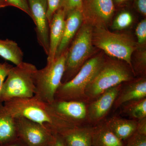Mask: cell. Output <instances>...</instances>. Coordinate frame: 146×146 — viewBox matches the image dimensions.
Listing matches in <instances>:
<instances>
[{"label":"cell","instance_id":"obj_35","mask_svg":"<svg viewBox=\"0 0 146 146\" xmlns=\"http://www.w3.org/2000/svg\"><path fill=\"white\" fill-rule=\"evenodd\" d=\"M47 146H50V145H49Z\"/></svg>","mask_w":146,"mask_h":146},{"label":"cell","instance_id":"obj_20","mask_svg":"<svg viewBox=\"0 0 146 146\" xmlns=\"http://www.w3.org/2000/svg\"><path fill=\"white\" fill-rule=\"evenodd\" d=\"M0 56L18 65L23 62L24 53L16 42L9 39H0Z\"/></svg>","mask_w":146,"mask_h":146},{"label":"cell","instance_id":"obj_24","mask_svg":"<svg viewBox=\"0 0 146 146\" xmlns=\"http://www.w3.org/2000/svg\"><path fill=\"white\" fill-rule=\"evenodd\" d=\"M5 7L13 6L19 9L32 18V15L27 0H1Z\"/></svg>","mask_w":146,"mask_h":146},{"label":"cell","instance_id":"obj_19","mask_svg":"<svg viewBox=\"0 0 146 146\" xmlns=\"http://www.w3.org/2000/svg\"><path fill=\"white\" fill-rule=\"evenodd\" d=\"M106 123L114 134L124 142L136 132V120L115 117L110 118Z\"/></svg>","mask_w":146,"mask_h":146},{"label":"cell","instance_id":"obj_12","mask_svg":"<svg viewBox=\"0 0 146 146\" xmlns=\"http://www.w3.org/2000/svg\"><path fill=\"white\" fill-rule=\"evenodd\" d=\"M51 106L58 114L67 121L78 126L87 120V104L79 101L54 100Z\"/></svg>","mask_w":146,"mask_h":146},{"label":"cell","instance_id":"obj_30","mask_svg":"<svg viewBox=\"0 0 146 146\" xmlns=\"http://www.w3.org/2000/svg\"><path fill=\"white\" fill-rule=\"evenodd\" d=\"M135 5L139 13L146 16V0H135Z\"/></svg>","mask_w":146,"mask_h":146},{"label":"cell","instance_id":"obj_7","mask_svg":"<svg viewBox=\"0 0 146 146\" xmlns=\"http://www.w3.org/2000/svg\"><path fill=\"white\" fill-rule=\"evenodd\" d=\"M132 78L131 72L123 64L115 61H104L86 88V102L95 99L108 89L131 81Z\"/></svg>","mask_w":146,"mask_h":146},{"label":"cell","instance_id":"obj_34","mask_svg":"<svg viewBox=\"0 0 146 146\" xmlns=\"http://www.w3.org/2000/svg\"><path fill=\"white\" fill-rule=\"evenodd\" d=\"M3 7H5L3 3L0 0V8H3Z\"/></svg>","mask_w":146,"mask_h":146},{"label":"cell","instance_id":"obj_28","mask_svg":"<svg viewBox=\"0 0 146 146\" xmlns=\"http://www.w3.org/2000/svg\"><path fill=\"white\" fill-rule=\"evenodd\" d=\"M12 65L5 62L3 63H0V98L2 90L3 85L5 81V79L8 75L11 69L13 68ZM2 105L0 102V106Z\"/></svg>","mask_w":146,"mask_h":146},{"label":"cell","instance_id":"obj_25","mask_svg":"<svg viewBox=\"0 0 146 146\" xmlns=\"http://www.w3.org/2000/svg\"><path fill=\"white\" fill-rule=\"evenodd\" d=\"M125 142L124 146H146V136L136 132Z\"/></svg>","mask_w":146,"mask_h":146},{"label":"cell","instance_id":"obj_3","mask_svg":"<svg viewBox=\"0 0 146 146\" xmlns=\"http://www.w3.org/2000/svg\"><path fill=\"white\" fill-rule=\"evenodd\" d=\"M104 62L103 58L99 56L86 61L71 80L60 84L55 95L54 100L86 102L85 95L86 88Z\"/></svg>","mask_w":146,"mask_h":146},{"label":"cell","instance_id":"obj_1","mask_svg":"<svg viewBox=\"0 0 146 146\" xmlns=\"http://www.w3.org/2000/svg\"><path fill=\"white\" fill-rule=\"evenodd\" d=\"M3 109L14 117H23L35 122L54 133L60 134L78 126L58 115L50 104L35 96L15 98L4 103Z\"/></svg>","mask_w":146,"mask_h":146},{"label":"cell","instance_id":"obj_6","mask_svg":"<svg viewBox=\"0 0 146 146\" xmlns=\"http://www.w3.org/2000/svg\"><path fill=\"white\" fill-rule=\"evenodd\" d=\"M66 52L44 68L37 69L34 75V96L42 101L51 104L54 101L55 95L62 83L65 72Z\"/></svg>","mask_w":146,"mask_h":146},{"label":"cell","instance_id":"obj_9","mask_svg":"<svg viewBox=\"0 0 146 146\" xmlns=\"http://www.w3.org/2000/svg\"><path fill=\"white\" fill-rule=\"evenodd\" d=\"M115 11L113 0H82L83 19L93 27H106L111 21Z\"/></svg>","mask_w":146,"mask_h":146},{"label":"cell","instance_id":"obj_18","mask_svg":"<svg viewBox=\"0 0 146 146\" xmlns=\"http://www.w3.org/2000/svg\"><path fill=\"white\" fill-rule=\"evenodd\" d=\"M121 141L108 126L106 123L93 127L92 146H124Z\"/></svg>","mask_w":146,"mask_h":146},{"label":"cell","instance_id":"obj_23","mask_svg":"<svg viewBox=\"0 0 146 146\" xmlns=\"http://www.w3.org/2000/svg\"><path fill=\"white\" fill-rule=\"evenodd\" d=\"M82 0H61L59 9L65 13V18L70 12L76 9H81Z\"/></svg>","mask_w":146,"mask_h":146},{"label":"cell","instance_id":"obj_4","mask_svg":"<svg viewBox=\"0 0 146 146\" xmlns=\"http://www.w3.org/2000/svg\"><path fill=\"white\" fill-rule=\"evenodd\" d=\"M93 45L101 49L109 56L124 60L132 68L131 56L137 48L133 39L127 35L114 33L98 26L93 28Z\"/></svg>","mask_w":146,"mask_h":146},{"label":"cell","instance_id":"obj_16","mask_svg":"<svg viewBox=\"0 0 146 146\" xmlns=\"http://www.w3.org/2000/svg\"><path fill=\"white\" fill-rule=\"evenodd\" d=\"M93 127L81 126L59 134L65 146H92Z\"/></svg>","mask_w":146,"mask_h":146},{"label":"cell","instance_id":"obj_27","mask_svg":"<svg viewBox=\"0 0 146 146\" xmlns=\"http://www.w3.org/2000/svg\"><path fill=\"white\" fill-rule=\"evenodd\" d=\"M47 3V17L49 25L53 16L59 8L61 0H46Z\"/></svg>","mask_w":146,"mask_h":146},{"label":"cell","instance_id":"obj_33","mask_svg":"<svg viewBox=\"0 0 146 146\" xmlns=\"http://www.w3.org/2000/svg\"><path fill=\"white\" fill-rule=\"evenodd\" d=\"M117 4H121L123 3L126 2L130 0H113Z\"/></svg>","mask_w":146,"mask_h":146},{"label":"cell","instance_id":"obj_2","mask_svg":"<svg viewBox=\"0 0 146 146\" xmlns=\"http://www.w3.org/2000/svg\"><path fill=\"white\" fill-rule=\"evenodd\" d=\"M37 70L33 64L23 61L11 68L3 85L1 103L13 99L34 96V75Z\"/></svg>","mask_w":146,"mask_h":146},{"label":"cell","instance_id":"obj_11","mask_svg":"<svg viewBox=\"0 0 146 146\" xmlns=\"http://www.w3.org/2000/svg\"><path fill=\"white\" fill-rule=\"evenodd\" d=\"M121 84L108 89L87 104V121L99 122L109 112L121 89Z\"/></svg>","mask_w":146,"mask_h":146},{"label":"cell","instance_id":"obj_32","mask_svg":"<svg viewBox=\"0 0 146 146\" xmlns=\"http://www.w3.org/2000/svg\"><path fill=\"white\" fill-rule=\"evenodd\" d=\"M3 146H27L23 140L19 138L16 141Z\"/></svg>","mask_w":146,"mask_h":146},{"label":"cell","instance_id":"obj_15","mask_svg":"<svg viewBox=\"0 0 146 146\" xmlns=\"http://www.w3.org/2000/svg\"><path fill=\"white\" fill-rule=\"evenodd\" d=\"M146 98V78L131 82L123 89L121 88L115 100L114 107L118 108L128 102Z\"/></svg>","mask_w":146,"mask_h":146},{"label":"cell","instance_id":"obj_10","mask_svg":"<svg viewBox=\"0 0 146 146\" xmlns=\"http://www.w3.org/2000/svg\"><path fill=\"white\" fill-rule=\"evenodd\" d=\"M32 19L36 26L37 41L48 56L49 50L50 25L47 17L46 0H27Z\"/></svg>","mask_w":146,"mask_h":146},{"label":"cell","instance_id":"obj_22","mask_svg":"<svg viewBox=\"0 0 146 146\" xmlns=\"http://www.w3.org/2000/svg\"><path fill=\"white\" fill-rule=\"evenodd\" d=\"M133 21V16L130 12L126 11H121L113 21L112 29L115 30H123L130 26Z\"/></svg>","mask_w":146,"mask_h":146},{"label":"cell","instance_id":"obj_14","mask_svg":"<svg viewBox=\"0 0 146 146\" xmlns=\"http://www.w3.org/2000/svg\"><path fill=\"white\" fill-rule=\"evenodd\" d=\"M65 21L64 11L58 9L53 16L50 24L49 50L47 63L52 62L55 58L56 51L63 36Z\"/></svg>","mask_w":146,"mask_h":146},{"label":"cell","instance_id":"obj_17","mask_svg":"<svg viewBox=\"0 0 146 146\" xmlns=\"http://www.w3.org/2000/svg\"><path fill=\"white\" fill-rule=\"evenodd\" d=\"M0 106V146L10 144L19 138L16 118Z\"/></svg>","mask_w":146,"mask_h":146},{"label":"cell","instance_id":"obj_26","mask_svg":"<svg viewBox=\"0 0 146 146\" xmlns=\"http://www.w3.org/2000/svg\"><path fill=\"white\" fill-rule=\"evenodd\" d=\"M136 35L139 45H144L146 42V20L144 19L138 24L136 29Z\"/></svg>","mask_w":146,"mask_h":146},{"label":"cell","instance_id":"obj_31","mask_svg":"<svg viewBox=\"0 0 146 146\" xmlns=\"http://www.w3.org/2000/svg\"><path fill=\"white\" fill-rule=\"evenodd\" d=\"M50 146H65L62 138L58 133L54 134V138Z\"/></svg>","mask_w":146,"mask_h":146},{"label":"cell","instance_id":"obj_13","mask_svg":"<svg viewBox=\"0 0 146 146\" xmlns=\"http://www.w3.org/2000/svg\"><path fill=\"white\" fill-rule=\"evenodd\" d=\"M83 20L81 9L73 11L66 16L63 36L56 51L55 58L67 51L69 45L81 27Z\"/></svg>","mask_w":146,"mask_h":146},{"label":"cell","instance_id":"obj_21","mask_svg":"<svg viewBox=\"0 0 146 146\" xmlns=\"http://www.w3.org/2000/svg\"><path fill=\"white\" fill-rule=\"evenodd\" d=\"M123 106V112L135 119L146 117V98L126 103Z\"/></svg>","mask_w":146,"mask_h":146},{"label":"cell","instance_id":"obj_29","mask_svg":"<svg viewBox=\"0 0 146 146\" xmlns=\"http://www.w3.org/2000/svg\"><path fill=\"white\" fill-rule=\"evenodd\" d=\"M136 132L146 136V117L137 121Z\"/></svg>","mask_w":146,"mask_h":146},{"label":"cell","instance_id":"obj_8","mask_svg":"<svg viewBox=\"0 0 146 146\" xmlns=\"http://www.w3.org/2000/svg\"><path fill=\"white\" fill-rule=\"evenodd\" d=\"M15 118L19 138L27 146H47L52 143L55 133L27 118Z\"/></svg>","mask_w":146,"mask_h":146},{"label":"cell","instance_id":"obj_5","mask_svg":"<svg viewBox=\"0 0 146 146\" xmlns=\"http://www.w3.org/2000/svg\"><path fill=\"white\" fill-rule=\"evenodd\" d=\"M93 31V26L86 23L82 26L77 33L70 48L66 52L65 72L62 83L71 80L90 57L94 49Z\"/></svg>","mask_w":146,"mask_h":146}]
</instances>
